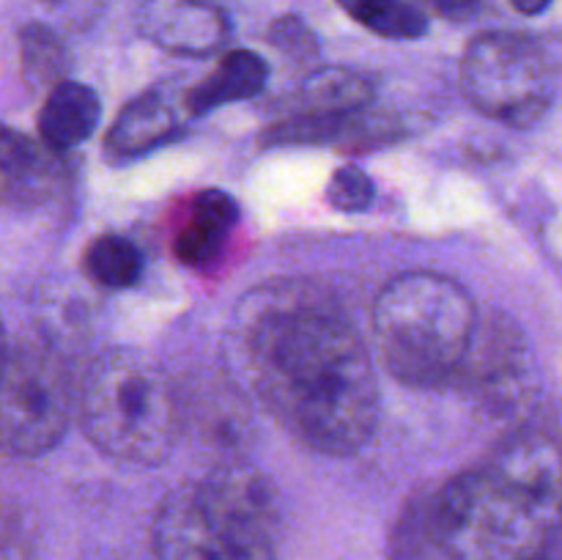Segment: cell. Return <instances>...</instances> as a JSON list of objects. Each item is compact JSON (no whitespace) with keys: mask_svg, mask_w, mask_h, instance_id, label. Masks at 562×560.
<instances>
[{"mask_svg":"<svg viewBox=\"0 0 562 560\" xmlns=\"http://www.w3.org/2000/svg\"><path fill=\"white\" fill-rule=\"evenodd\" d=\"M137 25L148 42L176 55H212L231 36L228 14L209 0H146Z\"/></svg>","mask_w":562,"mask_h":560,"instance_id":"cell-9","label":"cell"},{"mask_svg":"<svg viewBox=\"0 0 562 560\" xmlns=\"http://www.w3.org/2000/svg\"><path fill=\"white\" fill-rule=\"evenodd\" d=\"M225 357L239 388L305 448L346 456L371 439L379 421L371 355L318 285L272 280L247 291L231 316Z\"/></svg>","mask_w":562,"mask_h":560,"instance_id":"cell-1","label":"cell"},{"mask_svg":"<svg viewBox=\"0 0 562 560\" xmlns=\"http://www.w3.org/2000/svg\"><path fill=\"white\" fill-rule=\"evenodd\" d=\"M373 195H376V187H373L371 176L357 165H344L335 170L327 187V201L333 203V209L346 214L366 212L373 203Z\"/></svg>","mask_w":562,"mask_h":560,"instance_id":"cell-19","label":"cell"},{"mask_svg":"<svg viewBox=\"0 0 562 560\" xmlns=\"http://www.w3.org/2000/svg\"><path fill=\"white\" fill-rule=\"evenodd\" d=\"M477 324V305L459 280L404 272L373 305V335L384 368L412 388H442L459 371Z\"/></svg>","mask_w":562,"mask_h":560,"instance_id":"cell-4","label":"cell"},{"mask_svg":"<svg viewBox=\"0 0 562 560\" xmlns=\"http://www.w3.org/2000/svg\"><path fill=\"white\" fill-rule=\"evenodd\" d=\"M184 115L165 88L140 93L110 126L104 137V157L113 165H124L146 157L154 148L168 146L184 130Z\"/></svg>","mask_w":562,"mask_h":560,"instance_id":"cell-10","label":"cell"},{"mask_svg":"<svg viewBox=\"0 0 562 560\" xmlns=\"http://www.w3.org/2000/svg\"><path fill=\"white\" fill-rule=\"evenodd\" d=\"M146 269L140 247L121 234H102L88 245L86 272L104 289H130Z\"/></svg>","mask_w":562,"mask_h":560,"instance_id":"cell-18","label":"cell"},{"mask_svg":"<svg viewBox=\"0 0 562 560\" xmlns=\"http://www.w3.org/2000/svg\"><path fill=\"white\" fill-rule=\"evenodd\" d=\"M86 437L110 459L157 467L184 428L179 393L168 373L135 349H110L91 362L80 390Z\"/></svg>","mask_w":562,"mask_h":560,"instance_id":"cell-5","label":"cell"},{"mask_svg":"<svg viewBox=\"0 0 562 560\" xmlns=\"http://www.w3.org/2000/svg\"><path fill=\"white\" fill-rule=\"evenodd\" d=\"M355 22L382 38H423L428 33V16L409 0H335Z\"/></svg>","mask_w":562,"mask_h":560,"instance_id":"cell-16","label":"cell"},{"mask_svg":"<svg viewBox=\"0 0 562 560\" xmlns=\"http://www.w3.org/2000/svg\"><path fill=\"white\" fill-rule=\"evenodd\" d=\"M300 99V113H357L373 102V82L355 69L327 66L305 77Z\"/></svg>","mask_w":562,"mask_h":560,"instance_id":"cell-15","label":"cell"},{"mask_svg":"<svg viewBox=\"0 0 562 560\" xmlns=\"http://www.w3.org/2000/svg\"><path fill=\"white\" fill-rule=\"evenodd\" d=\"M510 5H514V9L519 11V14L538 16V14H543V11H547L549 5H552V0H510Z\"/></svg>","mask_w":562,"mask_h":560,"instance_id":"cell-23","label":"cell"},{"mask_svg":"<svg viewBox=\"0 0 562 560\" xmlns=\"http://www.w3.org/2000/svg\"><path fill=\"white\" fill-rule=\"evenodd\" d=\"M0 560H33L31 530L11 508H0Z\"/></svg>","mask_w":562,"mask_h":560,"instance_id":"cell-21","label":"cell"},{"mask_svg":"<svg viewBox=\"0 0 562 560\" xmlns=\"http://www.w3.org/2000/svg\"><path fill=\"white\" fill-rule=\"evenodd\" d=\"M267 38L274 47L283 49L285 55H294V58H313V55H318L316 33L305 25V20H300L294 14H285L280 20H274L269 25Z\"/></svg>","mask_w":562,"mask_h":560,"instance_id":"cell-20","label":"cell"},{"mask_svg":"<svg viewBox=\"0 0 562 560\" xmlns=\"http://www.w3.org/2000/svg\"><path fill=\"white\" fill-rule=\"evenodd\" d=\"M99 119H102L99 93L86 82L60 80L44 99L38 113V135L47 148L66 152L86 143L97 132Z\"/></svg>","mask_w":562,"mask_h":560,"instance_id":"cell-12","label":"cell"},{"mask_svg":"<svg viewBox=\"0 0 562 560\" xmlns=\"http://www.w3.org/2000/svg\"><path fill=\"white\" fill-rule=\"evenodd\" d=\"M42 3H60V0H42Z\"/></svg>","mask_w":562,"mask_h":560,"instance_id":"cell-25","label":"cell"},{"mask_svg":"<svg viewBox=\"0 0 562 560\" xmlns=\"http://www.w3.org/2000/svg\"><path fill=\"white\" fill-rule=\"evenodd\" d=\"M20 58L25 80L38 88H53L55 82L66 80L71 69L64 38L42 22H27L20 31Z\"/></svg>","mask_w":562,"mask_h":560,"instance_id":"cell-17","label":"cell"},{"mask_svg":"<svg viewBox=\"0 0 562 560\" xmlns=\"http://www.w3.org/2000/svg\"><path fill=\"white\" fill-rule=\"evenodd\" d=\"M0 176L3 192L14 206L38 203L53 181V159L42 143L25 132L0 124Z\"/></svg>","mask_w":562,"mask_h":560,"instance_id":"cell-14","label":"cell"},{"mask_svg":"<svg viewBox=\"0 0 562 560\" xmlns=\"http://www.w3.org/2000/svg\"><path fill=\"white\" fill-rule=\"evenodd\" d=\"M278 489L250 464L181 483L151 525L157 560H278Z\"/></svg>","mask_w":562,"mask_h":560,"instance_id":"cell-3","label":"cell"},{"mask_svg":"<svg viewBox=\"0 0 562 560\" xmlns=\"http://www.w3.org/2000/svg\"><path fill=\"white\" fill-rule=\"evenodd\" d=\"M5 355H9V346H5V333H3V324H0V366H3Z\"/></svg>","mask_w":562,"mask_h":560,"instance_id":"cell-24","label":"cell"},{"mask_svg":"<svg viewBox=\"0 0 562 560\" xmlns=\"http://www.w3.org/2000/svg\"><path fill=\"white\" fill-rule=\"evenodd\" d=\"M75 412L69 371L42 346L9 349L0 366V453L42 456L64 439Z\"/></svg>","mask_w":562,"mask_h":560,"instance_id":"cell-7","label":"cell"},{"mask_svg":"<svg viewBox=\"0 0 562 560\" xmlns=\"http://www.w3.org/2000/svg\"><path fill=\"white\" fill-rule=\"evenodd\" d=\"M269 80V64L250 49H231L220 58L217 69L203 77L184 97V113L192 119L225 108L231 102H245L263 91Z\"/></svg>","mask_w":562,"mask_h":560,"instance_id":"cell-13","label":"cell"},{"mask_svg":"<svg viewBox=\"0 0 562 560\" xmlns=\"http://www.w3.org/2000/svg\"><path fill=\"white\" fill-rule=\"evenodd\" d=\"M426 5H431L434 11H437L439 16H445V20H470V16H475L477 11L483 9V3L486 0H423Z\"/></svg>","mask_w":562,"mask_h":560,"instance_id":"cell-22","label":"cell"},{"mask_svg":"<svg viewBox=\"0 0 562 560\" xmlns=\"http://www.w3.org/2000/svg\"><path fill=\"white\" fill-rule=\"evenodd\" d=\"M560 522V456L552 439L519 437L488 464L453 478L431 508L448 560H538Z\"/></svg>","mask_w":562,"mask_h":560,"instance_id":"cell-2","label":"cell"},{"mask_svg":"<svg viewBox=\"0 0 562 560\" xmlns=\"http://www.w3.org/2000/svg\"><path fill=\"white\" fill-rule=\"evenodd\" d=\"M538 560H543V558H538Z\"/></svg>","mask_w":562,"mask_h":560,"instance_id":"cell-26","label":"cell"},{"mask_svg":"<svg viewBox=\"0 0 562 560\" xmlns=\"http://www.w3.org/2000/svg\"><path fill=\"white\" fill-rule=\"evenodd\" d=\"M461 88L475 110L508 126H532L558 97L552 55L536 36L481 33L461 58Z\"/></svg>","mask_w":562,"mask_h":560,"instance_id":"cell-6","label":"cell"},{"mask_svg":"<svg viewBox=\"0 0 562 560\" xmlns=\"http://www.w3.org/2000/svg\"><path fill=\"white\" fill-rule=\"evenodd\" d=\"M450 382H459L477 410L516 417L536 406L541 373L525 329L505 313L488 311L477 316L470 349Z\"/></svg>","mask_w":562,"mask_h":560,"instance_id":"cell-8","label":"cell"},{"mask_svg":"<svg viewBox=\"0 0 562 560\" xmlns=\"http://www.w3.org/2000/svg\"><path fill=\"white\" fill-rule=\"evenodd\" d=\"M239 220V206L223 190H203L192 201L190 214L179 228L173 253L190 269H206L228 245V236Z\"/></svg>","mask_w":562,"mask_h":560,"instance_id":"cell-11","label":"cell"}]
</instances>
